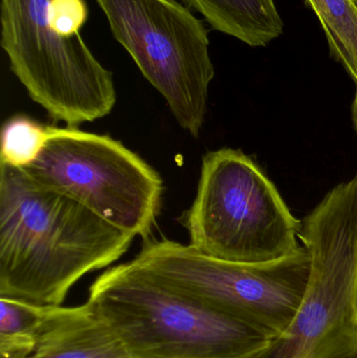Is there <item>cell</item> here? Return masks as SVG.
<instances>
[{"instance_id": "cell-12", "label": "cell", "mask_w": 357, "mask_h": 358, "mask_svg": "<svg viewBox=\"0 0 357 358\" xmlns=\"http://www.w3.org/2000/svg\"><path fill=\"white\" fill-rule=\"evenodd\" d=\"M50 306L0 296V358L31 355Z\"/></svg>"}, {"instance_id": "cell-7", "label": "cell", "mask_w": 357, "mask_h": 358, "mask_svg": "<svg viewBox=\"0 0 357 358\" xmlns=\"http://www.w3.org/2000/svg\"><path fill=\"white\" fill-rule=\"evenodd\" d=\"M50 0H1V46L29 98L69 127L112 111L117 90L81 36L54 31Z\"/></svg>"}, {"instance_id": "cell-3", "label": "cell", "mask_w": 357, "mask_h": 358, "mask_svg": "<svg viewBox=\"0 0 357 358\" xmlns=\"http://www.w3.org/2000/svg\"><path fill=\"white\" fill-rule=\"evenodd\" d=\"M299 239L312 257L305 296L255 358H357V172L302 220Z\"/></svg>"}, {"instance_id": "cell-14", "label": "cell", "mask_w": 357, "mask_h": 358, "mask_svg": "<svg viewBox=\"0 0 357 358\" xmlns=\"http://www.w3.org/2000/svg\"><path fill=\"white\" fill-rule=\"evenodd\" d=\"M87 15V6L84 0H50V23L63 37L80 36V29L86 22Z\"/></svg>"}, {"instance_id": "cell-1", "label": "cell", "mask_w": 357, "mask_h": 358, "mask_svg": "<svg viewBox=\"0 0 357 358\" xmlns=\"http://www.w3.org/2000/svg\"><path fill=\"white\" fill-rule=\"evenodd\" d=\"M134 238L0 162V296L61 306L77 282L121 259Z\"/></svg>"}, {"instance_id": "cell-13", "label": "cell", "mask_w": 357, "mask_h": 358, "mask_svg": "<svg viewBox=\"0 0 357 358\" xmlns=\"http://www.w3.org/2000/svg\"><path fill=\"white\" fill-rule=\"evenodd\" d=\"M46 136V126L24 115L10 117L2 127L0 162L13 167H25L38 157Z\"/></svg>"}, {"instance_id": "cell-2", "label": "cell", "mask_w": 357, "mask_h": 358, "mask_svg": "<svg viewBox=\"0 0 357 358\" xmlns=\"http://www.w3.org/2000/svg\"><path fill=\"white\" fill-rule=\"evenodd\" d=\"M87 303L132 358H255L274 338L163 285L132 261L96 278Z\"/></svg>"}, {"instance_id": "cell-15", "label": "cell", "mask_w": 357, "mask_h": 358, "mask_svg": "<svg viewBox=\"0 0 357 358\" xmlns=\"http://www.w3.org/2000/svg\"><path fill=\"white\" fill-rule=\"evenodd\" d=\"M352 117H354V125H356L357 131V84L356 96H354V103H352Z\"/></svg>"}, {"instance_id": "cell-4", "label": "cell", "mask_w": 357, "mask_h": 358, "mask_svg": "<svg viewBox=\"0 0 357 358\" xmlns=\"http://www.w3.org/2000/svg\"><path fill=\"white\" fill-rule=\"evenodd\" d=\"M180 222L193 248L232 262L278 260L301 246L302 220L240 149L221 148L203 157L196 197Z\"/></svg>"}, {"instance_id": "cell-10", "label": "cell", "mask_w": 357, "mask_h": 358, "mask_svg": "<svg viewBox=\"0 0 357 358\" xmlns=\"http://www.w3.org/2000/svg\"><path fill=\"white\" fill-rule=\"evenodd\" d=\"M216 31L252 48H263L283 33L275 0H186Z\"/></svg>"}, {"instance_id": "cell-11", "label": "cell", "mask_w": 357, "mask_h": 358, "mask_svg": "<svg viewBox=\"0 0 357 358\" xmlns=\"http://www.w3.org/2000/svg\"><path fill=\"white\" fill-rule=\"evenodd\" d=\"M318 17L331 56L357 84L356 0H305Z\"/></svg>"}, {"instance_id": "cell-9", "label": "cell", "mask_w": 357, "mask_h": 358, "mask_svg": "<svg viewBox=\"0 0 357 358\" xmlns=\"http://www.w3.org/2000/svg\"><path fill=\"white\" fill-rule=\"evenodd\" d=\"M27 358H132L108 325L88 304L52 306Z\"/></svg>"}, {"instance_id": "cell-16", "label": "cell", "mask_w": 357, "mask_h": 358, "mask_svg": "<svg viewBox=\"0 0 357 358\" xmlns=\"http://www.w3.org/2000/svg\"><path fill=\"white\" fill-rule=\"evenodd\" d=\"M356 2H357V0H356Z\"/></svg>"}, {"instance_id": "cell-6", "label": "cell", "mask_w": 357, "mask_h": 358, "mask_svg": "<svg viewBox=\"0 0 357 358\" xmlns=\"http://www.w3.org/2000/svg\"><path fill=\"white\" fill-rule=\"evenodd\" d=\"M46 128L39 155L21 169L117 229L148 239L161 212V176L109 136L69 126Z\"/></svg>"}, {"instance_id": "cell-8", "label": "cell", "mask_w": 357, "mask_h": 358, "mask_svg": "<svg viewBox=\"0 0 357 358\" xmlns=\"http://www.w3.org/2000/svg\"><path fill=\"white\" fill-rule=\"evenodd\" d=\"M115 39L163 96L182 129L197 138L215 76L203 21L178 0H96Z\"/></svg>"}, {"instance_id": "cell-5", "label": "cell", "mask_w": 357, "mask_h": 358, "mask_svg": "<svg viewBox=\"0 0 357 358\" xmlns=\"http://www.w3.org/2000/svg\"><path fill=\"white\" fill-rule=\"evenodd\" d=\"M131 261L171 289L274 338L297 315L312 267L304 245L278 260L242 263L213 258L168 239H146Z\"/></svg>"}]
</instances>
